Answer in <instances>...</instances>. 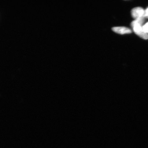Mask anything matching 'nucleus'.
I'll return each mask as SVG.
<instances>
[{
  "instance_id": "nucleus-2",
  "label": "nucleus",
  "mask_w": 148,
  "mask_h": 148,
  "mask_svg": "<svg viewBox=\"0 0 148 148\" xmlns=\"http://www.w3.org/2000/svg\"><path fill=\"white\" fill-rule=\"evenodd\" d=\"M132 17L136 20L143 19L145 18V11L140 7H136L131 10Z\"/></svg>"
},
{
  "instance_id": "nucleus-4",
  "label": "nucleus",
  "mask_w": 148,
  "mask_h": 148,
  "mask_svg": "<svg viewBox=\"0 0 148 148\" xmlns=\"http://www.w3.org/2000/svg\"><path fill=\"white\" fill-rule=\"evenodd\" d=\"M143 29L145 33H148V23H147L145 25L143 26Z\"/></svg>"
},
{
  "instance_id": "nucleus-3",
  "label": "nucleus",
  "mask_w": 148,
  "mask_h": 148,
  "mask_svg": "<svg viewBox=\"0 0 148 148\" xmlns=\"http://www.w3.org/2000/svg\"><path fill=\"white\" fill-rule=\"evenodd\" d=\"M112 30L114 32L120 34H129L132 32L128 28L123 27H114L112 28Z\"/></svg>"
},
{
  "instance_id": "nucleus-1",
  "label": "nucleus",
  "mask_w": 148,
  "mask_h": 148,
  "mask_svg": "<svg viewBox=\"0 0 148 148\" xmlns=\"http://www.w3.org/2000/svg\"><path fill=\"white\" fill-rule=\"evenodd\" d=\"M144 19L135 20L132 22L131 26L133 30L136 35L145 40L148 39V34L143 30L142 25L144 23Z\"/></svg>"
},
{
  "instance_id": "nucleus-5",
  "label": "nucleus",
  "mask_w": 148,
  "mask_h": 148,
  "mask_svg": "<svg viewBox=\"0 0 148 148\" xmlns=\"http://www.w3.org/2000/svg\"><path fill=\"white\" fill-rule=\"evenodd\" d=\"M145 18H148V8L145 11Z\"/></svg>"
}]
</instances>
